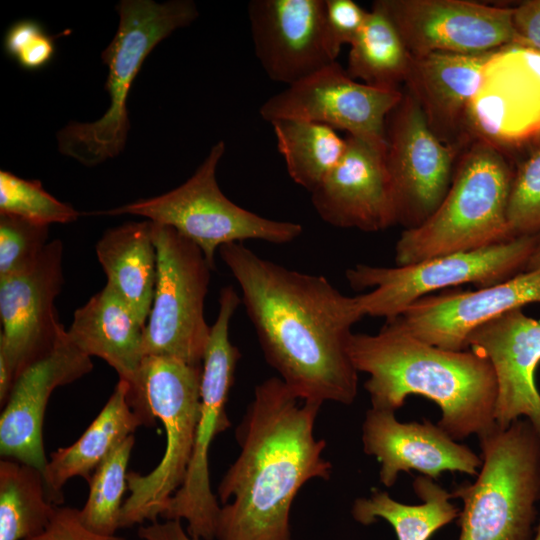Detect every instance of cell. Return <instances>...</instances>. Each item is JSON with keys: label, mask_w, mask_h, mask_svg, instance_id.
Returning <instances> with one entry per match:
<instances>
[{"label": "cell", "mask_w": 540, "mask_h": 540, "mask_svg": "<svg viewBox=\"0 0 540 540\" xmlns=\"http://www.w3.org/2000/svg\"><path fill=\"white\" fill-rule=\"evenodd\" d=\"M482 465L474 482L452 491L462 500L457 540H533L540 501V435L526 418L478 436Z\"/></svg>", "instance_id": "6"}, {"label": "cell", "mask_w": 540, "mask_h": 540, "mask_svg": "<svg viewBox=\"0 0 540 540\" xmlns=\"http://www.w3.org/2000/svg\"><path fill=\"white\" fill-rule=\"evenodd\" d=\"M291 179L312 192L342 159L346 138L327 125L296 119L271 122Z\"/></svg>", "instance_id": "30"}, {"label": "cell", "mask_w": 540, "mask_h": 540, "mask_svg": "<svg viewBox=\"0 0 540 540\" xmlns=\"http://www.w3.org/2000/svg\"><path fill=\"white\" fill-rule=\"evenodd\" d=\"M202 365L166 356H145L128 400L152 426L159 419L166 445L156 467L147 474L129 471V495L121 511V528L158 521L182 485L191 459L200 412Z\"/></svg>", "instance_id": "5"}, {"label": "cell", "mask_w": 540, "mask_h": 540, "mask_svg": "<svg viewBox=\"0 0 540 540\" xmlns=\"http://www.w3.org/2000/svg\"><path fill=\"white\" fill-rule=\"evenodd\" d=\"M362 443L364 452L380 463L379 480L385 487H392L402 472L415 470L436 481L446 471L477 476L482 465L481 456L437 424L400 422L392 411L367 410Z\"/></svg>", "instance_id": "22"}, {"label": "cell", "mask_w": 540, "mask_h": 540, "mask_svg": "<svg viewBox=\"0 0 540 540\" xmlns=\"http://www.w3.org/2000/svg\"><path fill=\"white\" fill-rule=\"evenodd\" d=\"M137 534L142 540H203L191 536L180 520H165L151 522L140 526Z\"/></svg>", "instance_id": "39"}, {"label": "cell", "mask_w": 540, "mask_h": 540, "mask_svg": "<svg viewBox=\"0 0 540 540\" xmlns=\"http://www.w3.org/2000/svg\"><path fill=\"white\" fill-rule=\"evenodd\" d=\"M411 55L476 54L513 45L512 8L466 0H377Z\"/></svg>", "instance_id": "15"}, {"label": "cell", "mask_w": 540, "mask_h": 540, "mask_svg": "<svg viewBox=\"0 0 540 540\" xmlns=\"http://www.w3.org/2000/svg\"><path fill=\"white\" fill-rule=\"evenodd\" d=\"M15 374L6 351L0 347V405L1 408L7 402L13 385Z\"/></svg>", "instance_id": "40"}, {"label": "cell", "mask_w": 540, "mask_h": 540, "mask_svg": "<svg viewBox=\"0 0 540 540\" xmlns=\"http://www.w3.org/2000/svg\"><path fill=\"white\" fill-rule=\"evenodd\" d=\"M467 348L491 362L497 381L495 424L502 429L526 418L540 435V393L535 373L540 363V322L514 309L481 325Z\"/></svg>", "instance_id": "21"}, {"label": "cell", "mask_w": 540, "mask_h": 540, "mask_svg": "<svg viewBox=\"0 0 540 540\" xmlns=\"http://www.w3.org/2000/svg\"><path fill=\"white\" fill-rule=\"evenodd\" d=\"M339 163L312 191L320 218L338 228L377 232L396 225L386 145L348 135Z\"/></svg>", "instance_id": "20"}, {"label": "cell", "mask_w": 540, "mask_h": 540, "mask_svg": "<svg viewBox=\"0 0 540 540\" xmlns=\"http://www.w3.org/2000/svg\"><path fill=\"white\" fill-rule=\"evenodd\" d=\"M129 384L120 380L96 418L71 445L51 453L43 472L51 500L59 505L63 501L62 488L73 477L87 483L96 468L127 437L142 425L144 418L133 409L128 400Z\"/></svg>", "instance_id": "25"}, {"label": "cell", "mask_w": 540, "mask_h": 540, "mask_svg": "<svg viewBox=\"0 0 540 540\" xmlns=\"http://www.w3.org/2000/svg\"><path fill=\"white\" fill-rule=\"evenodd\" d=\"M348 352L358 373L369 376L371 408L395 412L408 396H423L440 408L437 425L456 441L496 425V375L480 353L442 349L388 323L373 335L352 333Z\"/></svg>", "instance_id": "3"}, {"label": "cell", "mask_w": 540, "mask_h": 540, "mask_svg": "<svg viewBox=\"0 0 540 540\" xmlns=\"http://www.w3.org/2000/svg\"><path fill=\"white\" fill-rule=\"evenodd\" d=\"M533 540H540V518L538 519V523L536 526L535 536Z\"/></svg>", "instance_id": "42"}, {"label": "cell", "mask_w": 540, "mask_h": 540, "mask_svg": "<svg viewBox=\"0 0 540 540\" xmlns=\"http://www.w3.org/2000/svg\"><path fill=\"white\" fill-rule=\"evenodd\" d=\"M403 91L361 83L337 61L273 95L260 107L263 119H296L342 129L350 136L386 145L388 115Z\"/></svg>", "instance_id": "14"}, {"label": "cell", "mask_w": 540, "mask_h": 540, "mask_svg": "<svg viewBox=\"0 0 540 540\" xmlns=\"http://www.w3.org/2000/svg\"><path fill=\"white\" fill-rule=\"evenodd\" d=\"M494 51L412 55L405 91L415 99L428 126L442 142L463 149L467 109Z\"/></svg>", "instance_id": "23"}, {"label": "cell", "mask_w": 540, "mask_h": 540, "mask_svg": "<svg viewBox=\"0 0 540 540\" xmlns=\"http://www.w3.org/2000/svg\"><path fill=\"white\" fill-rule=\"evenodd\" d=\"M49 226L0 213V278L27 270L41 256Z\"/></svg>", "instance_id": "34"}, {"label": "cell", "mask_w": 540, "mask_h": 540, "mask_svg": "<svg viewBox=\"0 0 540 540\" xmlns=\"http://www.w3.org/2000/svg\"><path fill=\"white\" fill-rule=\"evenodd\" d=\"M322 403L296 396L279 378L255 387L236 430L237 459L217 488L216 540H294L290 511L308 481L328 480L332 464L314 435Z\"/></svg>", "instance_id": "2"}, {"label": "cell", "mask_w": 540, "mask_h": 540, "mask_svg": "<svg viewBox=\"0 0 540 540\" xmlns=\"http://www.w3.org/2000/svg\"><path fill=\"white\" fill-rule=\"evenodd\" d=\"M153 223L130 222L108 229L96 255L110 286L146 325L154 297L157 254Z\"/></svg>", "instance_id": "26"}, {"label": "cell", "mask_w": 540, "mask_h": 540, "mask_svg": "<svg viewBox=\"0 0 540 540\" xmlns=\"http://www.w3.org/2000/svg\"><path fill=\"white\" fill-rule=\"evenodd\" d=\"M267 363L299 398L350 405L358 371L348 352L351 328L364 317L357 296L324 276L286 268L242 243L219 248Z\"/></svg>", "instance_id": "1"}, {"label": "cell", "mask_w": 540, "mask_h": 540, "mask_svg": "<svg viewBox=\"0 0 540 540\" xmlns=\"http://www.w3.org/2000/svg\"><path fill=\"white\" fill-rule=\"evenodd\" d=\"M513 175L509 160L500 150L482 141L465 145L438 208L420 226L402 231L395 246L396 265L513 239L507 223Z\"/></svg>", "instance_id": "4"}, {"label": "cell", "mask_w": 540, "mask_h": 540, "mask_svg": "<svg viewBox=\"0 0 540 540\" xmlns=\"http://www.w3.org/2000/svg\"><path fill=\"white\" fill-rule=\"evenodd\" d=\"M153 223V222H152ZM157 275L143 354L202 365L210 336L204 304L213 270L201 249L175 229L153 223Z\"/></svg>", "instance_id": "11"}, {"label": "cell", "mask_w": 540, "mask_h": 540, "mask_svg": "<svg viewBox=\"0 0 540 540\" xmlns=\"http://www.w3.org/2000/svg\"><path fill=\"white\" fill-rule=\"evenodd\" d=\"M93 369L91 357L68 337L28 366L16 379L0 416V453L44 472L48 459L43 441L47 403L53 391L85 376Z\"/></svg>", "instance_id": "19"}, {"label": "cell", "mask_w": 540, "mask_h": 540, "mask_svg": "<svg viewBox=\"0 0 540 540\" xmlns=\"http://www.w3.org/2000/svg\"><path fill=\"white\" fill-rule=\"evenodd\" d=\"M515 46L540 53V0L520 2L512 8Z\"/></svg>", "instance_id": "38"}, {"label": "cell", "mask_w": 540, "mask_h": 540, "mask_svg": "<svg viewBox=\"0 0 540 540\" xmlns=\"http://www.w3.org/2000/svg\"><path fill=\"white\" fill-rule=\"evenodd\" d=\"M540 269V238L527 263L525 271Z\"/></svg>", "instance_id": "41"}, {"label": "cell", "mask_w": 540, "mask_h": 540, "mask_svg": "<svg viewBox=\"0 0 540 540\" xmlns=\"http://www.w3.org/2000/svg\"><path fill=\"white\" fill-rule=\"evenodd\" d=\"M472 141L503 153L540 142V53L515 45L494 51L466 113L464 145Z\"/></svg>", "instance_id": "12"}, {"label": "cell", "mask_w": 540, "mask_h": 540, "mask_svg": "<svg viewBox=\"0 0 540 540\" xmlns=\"http://www.w3.org/2000/svg\"><path fill=\"white\" fill-rule=\"evenodd\" d=\"M134 444V435L127 437L96 468L88 482V497L79 515L94 532L116 535L121 529L123 497L128 490L127 468Z\"/></svg>", "instance_id": "31"}, {"label": "cell", "mask_w": 540, "mask_h": 540, "mask_svg": "<svg viewBox=\"0 0 540 540\" xmlns=\"http://www.w3.org/2000/svg\"><path fill=\"white\" fill-rule=\"evenodd\" d=\"M412 55L387 15L376 5L350 45L347 73L365 84L400 90L407 77Z\"/></svg>", "instance_id": "29"}, {"label": "cell", "mask_w": 540, "mask_h": 540, "mask_svg": "<svg viewBox=\"0 0 540 540\" xmlns=\"http://www.w3.org/2000/svg\"><path fill=\"white\" fill-rule=\"evenodd\" d=\"M4 48L8 55L27 70L44 67L55 52L52 37L45 33L38 22L27 19L9 28L4 38Z\"/></svg>", "instance_id": "35"}, {"label": "cell", "mask_w": 540, "mask_h": 540, "mask_svg": "<svg viewBox=\"0 0 540 540\" xmlns=\"http://www.w3.org/2000/svg\"><path fill=\"white\" fill-rule=\"evenodd\" d=\"M530 303H540V269L475 291L424 296L386 323L430 345L462 351L475 329Z\"/></svg>", "instance_id": "17"}, {"label": "cell", "mask_w": 540, "mask_h": 540, "mask_svg": "<svg viewBox=\"0 0 540 540\" xmlns=\"http://www.w3.org/2000/svg\"><path fill=\"white\" fill-rule=\"evenodd\" d=\"M0 213L49 226L75 221L79 212L50 195L39 180H26L0 171Z\"/></svg>", "instance_id": "32"}, {"label": "cell", "mask_w": 540, "mask_h": 540, "mask_svg": "<svg viewBox=\"0 0 540 540\" xmlns=\"http://www.w3.org/2000/svg\"><path fill=\"white\" fill-rule=\"evenodd\" d=\"M241 302L232 286L221 289L218 315L202 361L200 412L191 459L182 485L161 517L184 520L187 532L203 540H215L221 508L211 490L208 455L215 437L230 427L226 403L241 355L230 341L229 327Z\"/></svg>", "instance_id": "10"}, {"label": "cell", "mask_w": 540, "mask_h": 540, "mask_svg": "<svg viewBox=\"0 0 540 540\" xmlns=\"http://www.w3.org/2000/svg\"><path fill=\"white\" fill-rule=\"evenodd\" d=\"M540 235L520 236L492 246L441 255L417 263L382 267L356 264L346 279L356 291L362 314L392 319L416 300L443 288L471 283L484 288L523 271Z\"/></svg>", "instance_id": "9"}, {"label": "cell", "mask_w": 540, "mask_h": 540, "mask_svg": "<svg viewBox=\"0 0 540 540\" xmlns=\"http://www.w3.org/2000/svg\"><path fill=\"white\" fill-rule=\"evenodd\" d=\"M116 10L117 31L101 54L108 68L109 106L96 121L69 123L57 133L59 151L89 167L114 158L125 147L130 128L127 98L145 58L159 42L198 16L190 0H123Z\"/></svg>", "instance_id": "7"}, {"label": "cell", "mask_w": 540, "mask_h": 540, "mask_svg": "<svg viewBox=\"0 0 540 540\" xmlns=\"http://www.w3.org/2000/svg\"><path fill=\"white\" fill-rule=\"evenodd\" d=\"M507 223L511 238L540 235V142L514 170Z\"/></svg>", "instance_id": "33"}, {"label": "cell", "mask_w": 540, "mask_h": 540, "mask_svg": "<svg viewBox=\"0 0 540 540\" xmlns=\"http://www.w3.org/2000/svg\"><path fill=\"white\" fill-rule=\"evenodd\" d=\"M27 540H126L119 535H103L92 531L82 522L79 509L61 506L47 526L38 535Z\"/></svg>", "instance_id": "37"}, {"label": "cell", "mask_w": 540, "mask_h": 540, "mask_svg": "<svg viewBox=\"0 0 540 540\" xmlns=\"http://www.w3.org/2000/svg\"><path fill=\"white\" fill-rule=\"evenodd\" d=\"M143 324L107 284L74 312L69 339L89 357L103 359L132 387L144 359Z\"/></svg>", "instance_id": "24"}, {"label": "cell", "mask_w": 540, "mask_h": 540, "mask_svg": "<svg viewBox=\"0 0 540 540\" xmlns=\"http://www.w3.org/2000/svg\"><path fill=\"white\" fill-rule=\"evenodd\" d=\"M58 505L38 468L15 459L0 461V540H27L44 531Z\"/></svg>", "instance_id": "28"}, {"label": "cell", "mask_w": 540, "mask_h": 540, "mask_svg": "<svg viewBox=\"0 0 540 540\" xmlns=\"http://www.w3.org/2000/svg\"><path fill=\"white\" fill-rule=\"evenodd\" d=\"M224 151V142L218 141L195 173L179 187L101 214L136 215L169 226L196 244L213 270L215 253L223 245L253 239L286 244L297 239L303 231L300 224L264 218L223 194L216 169Z\"/></svg>", "instance_id": "8"}, {"label": "cell", "mask_w": 540, "mask_h": 540, "mask_svg": "<svg viewBox=\"0 0 540 540\" xmlns=\"http://www.w3.org/2000/svg\"><path fill=\"white\" fill-rule=\"evenodd\" d=\"M461 148L442 142L407 92L386 121V167L396 224L412 229L438 208L450 187Z\"/></svg>", "instance_id": "13"}, {"label": "cell", "mask_w": 540, "mask_h": 540, "mask_svg": "<svg viewBox=\"0 0 540 540\" xmlns=\"http://www.w3.org/2000/svg\"><path fill=\"white\" fill-rule=\"evenodd\" d=\"M367 14L352 0H325V39L332 60L336 61L343 45L352 44Z\"/></svg>", "instance_id": "36"}, {"label": "cell", "mask_w": 540, "mask_h": 540, "mask_svg": "<svg viewBox=\"0 0 540 540\" xmlns=\"http://www.w3.org/2000/svg\"><path fill=\"white\" fill-rule=\"evenodd\" d=\"M412 485L420 504H404L386 491L373 490L369 497H359L353 502V519L364 526L384 520L393 528L397 540H429L435 532L458 519L460 509L450 501L452 493L435 480L419 475Z\"/></svg>", "instance_id": "27"}, {"label": "cell", "mask_w": 540, "mask_h": 540, "mask_svg": "<svg viewBox=\"0 0 540 540\" xmlns=\"http://www.w3.org/2000/svg\"><path fill=\"white\" fill-rule=\"evenodd\" d=\"M62 257V241L55 239L33 266L0 278V347L9 357L15 381L66 332L54 306L64 283Z\"/></svg>", "instance_id": "16"}, {"label": "cell", "mask_w": 540, "mask_h": 540, "mask_svg": "<svg viewBox=\"0 0 540 540\" xmlns=\"http://www.w3.org/2000/svg\"><path fill=\"white\" fill-rule=\"evenodd\" d=\"M248 17L270 79L290 86L335 62L326 46L325 0H252Z\"/></svg>", "instance_id": "18"}]
</instances>
